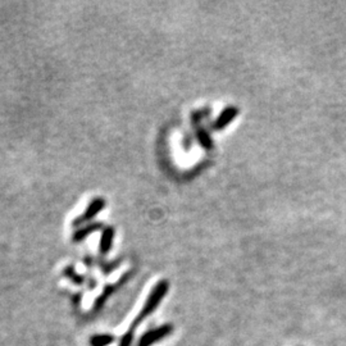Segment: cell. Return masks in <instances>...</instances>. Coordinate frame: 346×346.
<instances>
[{
  "instance_id": "8fae6325",
  "label": "cell",
  "mask_w": 346,
  "mask_h": 346,
  "mask_svg": "<svg viewBox=\"0 0 346 346\" xmlns=\"http://www.w3.org/2000/svg\"><path fill=\"white\" fill-rule=\"evenodd\" d=\"M132 338H133L132 332L126 333V335L122 337V340H121L120 346H131V342H132Z\"/></svg>"
},
{
  "instance_id": "5b68a950",
  "label": "cell",
  "mask_w": 346,
  "mask_h": 346,
  "mask_svg": "<svg viewBox=\"0 0 346 346\" xmlns=\"http://www.w3.org/2000/svg\"><path fill=\"white\" fill-rule=\"evenodd\" d=\"M114 239V228L113 227H105L100 237V253L107 254L110 250Z\"/></svg>"
},
{
  "instance_id": "ba28073f",
  "label": "cell",
  "mask_w": 346,
  "mask_h": 346,
  "mask_svg": "<svg viewBox=\"0 0 346 346\" xmlns=\"http://www.w3.org/2000/svg\"><path fill=\"white\" fill-rule=\"evenodd\" d=\"M113 336L110 335H96L90 340L91 346H108L113 342Z\"/></svg>"
},
{
  "instance_id": "8992f818",
  "label": "cell",
  "mask_w": 346,
  "mask_h": 346,
  "mask_svg": "<svg viewBox=\"0 0 346 346\" xmlns=\"http://www.w3.org/2000/svg\"><path fill=\"white\" fill-rule=\"evenodd\" d=\"M195 135H196V140L199 141L200 147L205 150H211L213 148V140H212L211 135L208 132V130H205L201 126H197L196 130H195Z\"/></svg>"
},
{
  "instance_id": "30bf717a",
  "label": "cell",
  "mask_w": 346,
  "mask_h": 346,
  "mask_svg": "<svg viewBox=\"0 0 346 346\" xmlns=\"http://www.w3.org/2000/svg\"><path fill=\"white\" fill-rule=\"evenodd\" d=\"M208 114H209V109L197 110V112H194V113H192L191 120H192V122H194V125H196V123H199L200 121H201L204 117H207Z\"/></svg>"
},
{
  "instance_id": "6da1fadb",
  "label": "cell",
  "mask_w": 346,
  "mask_h": 346,
  "mask_svg": "<svg viewBox=\"0 0 346 346\" xmlns=\"http://www.w3.org/2000/svg\"><path fill=\"white\" fill-rule=\"evenodd\" d=\"M168 290H169V282H168L167 280L159 281V282H158L157 285L153 287L152 293H150V295H149V298H148L147 303H145L144 308H142V310L140 311L137 320L135 321V325H138V323L141 322L144 318H147L148 315L152 314L153 311L158 308V305L162 303L163 298L167 295Z\"/></svg>"
},
{
  "instance_id": "52a82bcc",
  "label": "cell",
  "mask_w": 346,
  "mask_h": 346,
  "mask_svg": "<svg viewBox=\"0 0 346 346\" xmlns=\"http://www.w3.org/2000/svg\"><path fill=\"white\" fill-rule=\"evenodd\" d=\"M100 228H101L100 223H90V224H86V226L80 227V228H78L77 231L73 234V236H72L73 242L82 241V240L86 239L89 235L93 234V232H95V231H98V229H100Z\"/></svg>"
},
{
  "instance_id": "3957f363",
  "label": "cell",
  "mask_w": 346,
  "mask_h": 346,
  "mask_svg": "<svg viewBox=\"0 0 346 346\" xmlns=\"http://www.w3.org/2000/svg\"><path fill=\"white\" fill-rule=\"evenodd\" d=\"M104 207H105V200H104L103 197H95V199L91 200L90 204L88 205L86 211L83 212L77 219H75L73 224H75V226H80V224H83L85 222L91 221V219L95 218V217L103 211Z\"/></svg>"
},
{
  "instance_id": "277c9868",
  "label": "cell",
  "mask_w": 346,
  "mask_h": 346,
  "mask_svg": "<svg viewBox=\"0 0 346 346\" xmlns=\"http://www.w3.org/2000/svg\"><path fill=\"white\" fill-rule=\"evenodd\" d=\"M237 116H239V109H237L236 107H234V105H228V107L224 108L221 112V114L213 121V123H212V130L214 131L223 130V128H226Z\"/></svg>"
},
{
  "instance_id": "9c48e42d",
  "label": "cell",
  "mask_w": 346,
  "mask_h": 346,
  "mask_svg": "<svg viewBox=\"0 0 346 346\" xmlns=\"http://www.w3.org/2000/svg\"><path fill=\"white\" fill-rule=\"evenodd\" d=\"M64 274H66L67 277H69V278H71V280H72L73 282H76V283H81L83 281L82 277L78 276V274L76 273L75 269H73L72 267H69V268H67L66 271H64Z\"/></svg>"
},
{
  "instance_id": "7a4b0ae2",
  "label": "cell",
  "mask_w": 346,
  "mask_h": 346,
  "mask_svg": "<svg viewBox=\"0 0 346 346\" xmlns=\"http://www.w3.org/2000/svg\"><path fill=\"white\" fill-rule=\"evenodd\" d=\"M173 332V326L172 325H163L160 327L154 328V330L148 331L147 333L141 336V338L138 340L137 346H152L153 343L159 342L163 338H165L167 336H169Z\"/></svg>"
}]
</instances>
